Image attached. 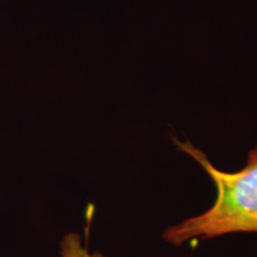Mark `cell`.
<instances>
[{
    "mask_svg": "<svg viewBox=\"0 0 257 257\" xmlns=\"http://www.w3.org/2000/svg\"><path fill=\"white\" fill-rule=\"evenodd\" d=\"M172 141L205 170L216 187V199L202 213L166 227L163 242L179 248L230 233H257V144L249 150L242 169L225 172L189 141L184 142L176 136H172Z\"/></svg>",
    "mask_w": 257,
    "mask_h": 257,
    "instance_id": "1",
    "label": "cell"
},
{
    "mask_svg": "<svg viewBox=\"0 0 257 257\" xmlns=\"http://www.w3.org/2000/svg\"><path fill=\"white\" fill-rule=\"evenodd\" d=\"M88 240L89 233L86 237L85 245L82 244V237L79 233H67L60 243L61 257H106L101 251L89 252Z\"/></svg>",
    "mask_w": 257,
    "mask_h": 257,
    "instance_id": "2",
    "label": "cell"
}]
</instances>
